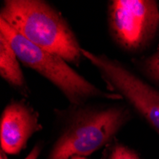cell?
<instances>
[{
	"label": "cell",
	"instance_id": "cell-12",
	"mask_svg": "<svg viewBox=\"0 0 159 159\" xmlns=\"http://www.w3.org/2000/svg\"><path fill=\"white\" fill-rule=\"evenodd\" d=\"M0 158H1V159H4L5 158V155H4L3 152H1V156H0Z\"/></svg>",
	"mask_w": 159,
	"mask_h": 159
},
{
	"label": "cell",
	"instance_id": "cell-8",
	"mask_svg": "<svg viewBox=\"0 0 159 159\" xmlns=\"http://www.w3.org/2000/svg\"><path fill=\"white\" fill-rule=\"evenodd\" d=\"M142 67L146 75L159 84V51L144 60Z\"/></svg>",
	"mask_w": 159,
	"mask_h": 159
},
{
	"label": "cell",
	"instance_id": "cell-5",
	"mask_svg": "<svg viewBox=\"0 0 159 159\" xmlns=\"http://www.w3.org/2000/svg\"><path fill=\"white\" fill-rule=\"evenodd\" d=\"M82 56L90 60L104 80L159 133V92L152 88L116 60L82 49Z\"/></svg>",
	"mask_w": 159,
	"mask_h": 159
},
{
	"label": "cell",
	"instance_id": "cell-4",
	"mask_svg": "<svg viewBox=\"0 0 159 159\" xmlns=\"http://www.w3.org/2000/svg\"><path fill=\"white\" fill-rule=\"evenodd\" d=\"M108 16L113 40L128 52H140L155 36L159 9L151 0H113L109 3Z\"/></svg>",
	"mask_w": 159,
	"mask_h": 159
},
{
	"label": "cell",
	"instance_id": "cell-6",
	"mask_svg": "<svg viewBox=\"0 0 159 159\" xmlns=\"http://www.w3.org/2000/svg\"><path fill=\"white\" fill-rule=\"evenodd\" d=\"M40 129L37 114L20 102L10 103L1 115L0 139L2 151L8 154H17L27 141Z\"/></svg>",
	"mask_w": 159,
	"mask_h": 159
},
{
	"label": "cell",
	"instance_id": "cell-9",
	"mask_svg": "<svg viewBox=\"0 0 159 159\" xmlns=\"http://www.w3.org/2000/svg\"><path fill=\"white\" fill-rule=\"evenodd\" d=\"M109 159H140L131 149L123 145H116L111 151Z\"/></svg>",
	"mask_w": 159,
	"mask_h": 159
},
{
	"label": "cell",
	"instance_id": "cell-7",
	"mask_svg": "<svg viewBox=\"0 0 159 159\" xmlns=\"http://www.w3.org/2000/svg\"><path fill=\"white\" fill-rule=\"evenodd\" d=\"M19 59L11 44L0 35V75L13 88L25 89V77Z\"/></svg>",
	"mask_w": 159,
	"mask_h": 159
},
{
	"label": "cell",
	"instance_id": "cell-3",
	"mask_svg": "<svg viewBox=\"0 0 159 159\" xmlns=\"http://www.w3.org/2000/svg\"><path fill=\"white\" fill-rule=\"evenodd\" d=\"M123 107L79 111L54 144L49 159L89 155L107 144L128 121Z\"/></svg>",
	"mask_w": 159,
	"mask_h": 159
},
{
	"label": "cell",
	"instance_id": "cell-2",
	"mask_svg": "<svg viewBox=\"0 0 159 159\" xmlns=\"http://www.w3.org/2000/svg\"><path fill=\"white\" fill-rule=\"evenodd\" d=\"M0 35L8 40L22 64L51 81L70 103L80 105L87 99L94 97L121 98L119 94H111L98 89L71 69L62 57L28 41L1 18Z\"/></svg>",
	"mask_w": 159,
	"mask_h": 159
},
{
	"label": "cell",
	"instance_id": "cell-11",
	"mask_svg": "<svg viewBox=\"0 0 159 159\" xmlns=\"http://www.w3.org/2000/svg\"><path fill=\"white\" fill-rule=\"evenodd\" d=\"M70 159H87V158H85L84 156H73V157H70Z\"/></svg>",
	"mask_w": 159,
	"mask_h": 159
},
{
	"label": "cell",
	"instance_id": "cell-1",
	"mask_svg": "<svg viewBox=\"0 0 159 159\" xmlns=\"http://www.w3.org/2000/svg\"><path fill=\"white\" fill-rule=\"evenodd\" d=\"M0 18L28 41L77 63L82 56L78 40L61 14L40 0H7Z\"/></svg>",
	"mask_w": 159,
	"mask_h": 159
},
{
	"label": "cell",
	"instance_id": "cell-10",
	"mask_svg": "<svg viewBox=\"0 0 159 159\" xmlns=\"http://www.w3.org/2000/svg\"><path fill=\"white\" fill-rule=\"evenodd\" d=\"M39 153H40V148L38 146H35L25 159H37Z\"/></svg>",
	"mask_w": 159,
	"mask_h": 159
}]
</instances>
